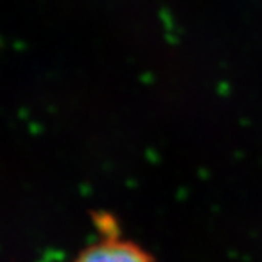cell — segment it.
<instances>
[{
  "instance_id": "cell-1",
  "label": "cell",
  "mask_w": 262,
  "mask_h": 262,
  "mask_svg": "<svg viewBox=\"0 0 262 262\" xmlns=\"http://www.w3.org/2000/svg\"><path fill=\"white\" fill-rule=\"evenodd\" d=\"M73 262H155L140 245L121 237H105L91 245Z\"/></svg>"
}]
</instances>
